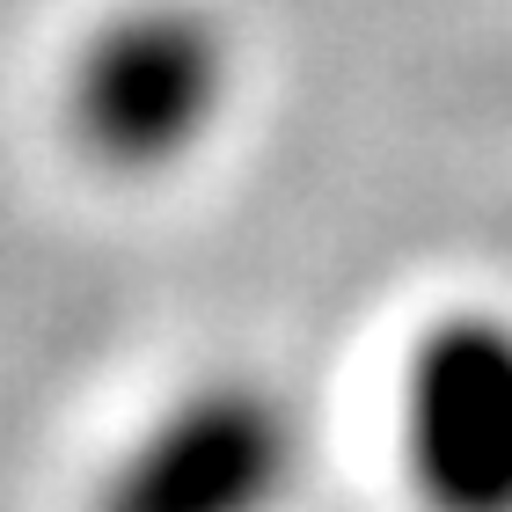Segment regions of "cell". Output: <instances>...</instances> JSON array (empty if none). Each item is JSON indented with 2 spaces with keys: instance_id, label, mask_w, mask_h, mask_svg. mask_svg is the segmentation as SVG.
<instances>
[{
  "instance_id": "6da1fadb",
  "label": "cell",
  "mask_w": 512,
  "mask_h": 512,
  "mask_svg": "<svg viewBox=\"0 0 512 512\" xmlns=\"http://www.w3.org/2000/svg\"><path fill=\"white\" fill-rule=\"evenodd\" d=\"M235 30L205 0H125L74 44L59 118L103 176H169L235 110Z\"/></svg>"
},
{
  "instance_id": "7a4b0ae2",
  "label": "cell",
  "mask_w": 512,
  "mask_h": 512,
  "mask_svg": "<svg viewBox=\"0 0 512 512\" xmlns=\"http://www.w3.org/2000/svg\"><path fill=\"white\" fill-rule=\"evenodd\" d=\"M308 447V410L286 381L205 374L110 454L88 512H286Z\"/></svg>"
},
{
  "instance_id": "3957f363",
  "label": "cell",
  "mask_w": 512,
  "mask_h": 512,
  "mask_svg": "<svg viewBox=\"0 0 512 512\" xmlns=\"http://www.w3.org/2000/svg\"><path fill=\"white\" fill-rule=\"evenodd\" d=\"M395 425L425 512H512V315H439L410 344Z\"/></svg>"
}]
</instances>
